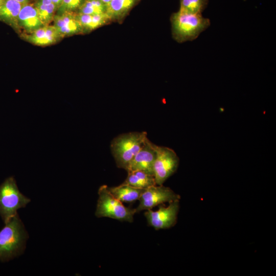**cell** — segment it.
<instances>
[{"mask_svg": "<svg viewBox=\"0 0 276 276\" xmlns=\"http://www.w3.org/2000/svg\"><path fill=\"white\" fill-rule=\"evenodd\" d=\"M28 237L17 214L0 231V260L7 261L22 254Z\"/></svg>", "mask_w": 276, "mask_h": 276, "instance_id": "6da1fadb", "label": "cell"}, {"mask_svg": "<svg viewBox=\"0 0 276 276\" xmlns=\"http://www.w3.org/2000/svg\"><path fill=\"white\" fill-rule=\"evenodd\" d=\"M172 38L178 43L192 41L210 26L209 19L201 14H193L178 10L170 17Z\"/></svg>", "mask_w": 276, "mask_h": 276, "instance_id": "7a4b0ae2", "label": "cell"}, {"mask_svg": "<svg viewBox=\"0 0 276 276\" xmlns=\"http://www.w3.org/2000/svg\"><path fill=\"white\" fill-rule=\"evenodd\" d=\"M147 138L146 131L130 132L114 137L110 143V150L117 167L126 170Z\"/></svg>", "mask_w": 276, "mask_h": 276, "instance_id": "3957f363", "label": "cell"}, {"mask_svg": "<svg viewBox=\"0 0 276 276\" xmlns=\"http://www.w3.org/2000/svg\"><path fill=\"white\" fill-rule=\"evenodd\" d=\"M30 201L19 191L13 176L6 178L0 185V215L5 224Z\"/></svg>", "mask_w": 276, "mask_h": 276, "instance_id": "277c9868", "label": "cell"}, {"mask_svg": "<svg viewBox=\"0 0 276 276\" xmlns=\"http://www.w3.org/2000/svg\"><path fill=\"white\" fill-rule=\"evenodd\" d=\"M99 198L95 215L97 217H108L120 221L131 222L136 213L135 209L125 206L115 198L106 185L101 186L98 190Z\"/></svg>", "mask_w": 276, "mask_h": 276, "instance_id": "5b68a950", "label": "cell"}, {"mask_svg": "<svg viewBox=\"0 0 276 276\" xmlns=\"http://www.w3.org/2000/svg\"><path fill=\"white\" fill-rule=\"evenodd\" d=\"M179 159L172 149L156 145V155L153 166V173L157 185L164 182L177 170Z\"/></svg>", "mask_w": 276, "mask_h": 276, "instance_id": "8992f818", "label": "cell"}, {"mask_svg": "<svg viewBox=\"0 0 276 276\" xmlns=\"http://www.w3.org/2000/svg\"><path fill=\"white\" fill-rule=\"evenodd\" d=\"M180 196L168 187L162 185H154L145 189L139 198L140 204L135 209L138 213L143 210L152 209L153 207L179 200Z\"/></svg>", "mask_w": 276, "mask_h": 276, "instance_id": "52a82bcc", "label": "cell"}, {"mask_svg": "<svg viewBox=\"0 0 276 276\" xmlns=\"http://www.w3.org/2000/svg\"><path fill=\"white\" fill-rule=\"evenodd\" d=\"M167 206L159 204L155 211L147 210L145 216L148 224L156 229L168 228L175 224L179 210V200L169 203Z\"/></svg>", "mask_w": 276, "mask_h": 276, "instance_id": "ba28073f", "label": "cell"}, {"mask_svg": "<svg viewBox=\"0 0 276 276\" xmlns=\"http://www.w3.org/2000/svg\"><path fill=\"white\" fill-rule=\"evenodd\" d=\"M156 155V145L148 138L144 145L129 163L126 171H143L154 176L153 166Z\"/></svg>", "mask_w": 276, "mask_h": 276, "instance_id": "9c48e42d", "label": "cell"}, {"mask_svg": "<svg viewBox=\"0 0 276 276\" xmlns=\"http://www.w3.org/2000/svg\"><path fill=\"white\" fill-rule=\"evenodd\" d=\"M53 26L61 37L83 34V28L74 12H66L55 15Z\"/></svg>", "mask_w": 276, "mask_h": 276, "instance_id": "30bf717a", "label": "cell"}, {"mask_svg": "<svg viewBox=\"0 0 276 276\" xmlns=\"http://www.w3.org/2000/svg\"><path fill=\"white\" fill-rule=\"evenodd\" d=\"M141 0H111L107 5L106 15L111 22L122 24L132 9Z\"/></svg>", "mask_w": 276, "mask_h": 276, "instance_id": "8fae6325", "label": "cell"}, {"mask_svg": "<svg viewBox=\"0 0 276 276\" xmlns=\"http://www.w3.org/2000/svg\"><path fill=\"white\" fill-rule=\"evenodd\" d=\"M61 38L53 26H43L31 33L27 40L35 45L44 46L55 43Z\"/></svg>", "mask_w": 276, "mask_h": 276, "instance_id": "7c38bea8", "label": "cell"}, {"mask_svg": "<svg viewBox=\"0 0 276 276\" xmlns=\"http://www.w3.org/2000/svg\"><path fill=\"white\" fill-rule=\"evenodd\" d=\"M18 25L28 32H32L44 26L39 18L35 7L22 5L18 17Z\"/></svg>", "mask_w": 276, "mask_h": 276, "instance_id": "4fadbf2b", "label": "cell"}, {"mask_svg": "<svg viewBox=\"0 0 276 276\" xmlns=\"http://www.w3.org/2000/svg\"><path fill=\"white\" fill-rule=\"evenodd\" d=\"M22 5L15 0H2L0 4V20L14 28L18 26V17Z\"/></svg>", "mask_w": 276, "mask_h": 276, "instance_id": "5bb4252c", "label": "cell"}, {"mask_svg": "<svg viewBox=\"0 0 276 276\" xmlns=\"http://www.w3.org/2000/svg\"><path fill=\"white\" fill-rule=\"evenodd\" d=\"M110 193L121 202H131L139 200L145 189H140L122 183L114 187H108Z\"/></svg>", "mask_w": 276, "mask_h": 276, "instance_id": "9a60e30c", "label": "cell"}, {"mask_svg": "<svg viewBox=\"0 0 276 276\" xmlns=\"http://www.w3.org/2000/svg\"><path fill=\"white\" fill-rule=\"evenodd\" d=\"M76 14L83 28V33L94 31L111 22L106 14L90 15L77 13Z\"/></svg>", "mask_w": 276, "mask_h": 276, "instance_id": "2e32d148", "label": "cell"}, {"mask_svg": "<svg viewBox=\"0 0 276 276\" xmlns=\"http://www.w3.org/2000/svg\"><path fill=\"white\" fill-rule=\"evenodd\" d=\"M123 183L140 189H146L156 185L153 175L140 170L128 172Z\"/></svg>", "mask_w": 276, "mask_h": 276, "instance_id": "e0dca14e", "label": "cell"}, {"mask_svg": "<svg viewBox=\"0 0 276 276\" xmlns=\"http://www.w3.org/2000/svg\"><path fill=\"white\" fill-rule=\"evenodd\" d=\"M35 8L39 18L45 26L53 20L57 7L51 0H38Z\"/></svg>", "mask_w": 276, "mask_h": 276, "instance_id": "ac0fdd59", "label": "cell"}, {"mask_svg": "<svg viewBox=\"0 0 276 276\" xmlns=\"http://www.w3.org/2000/svg\"><path fill=\"white\" fill-rule=\"evenodd\" d=\"M107 6L101 0H86L76 13L90 15L106 14Z\"/></svg>", "mask_w": 276, "mask_h": 276, "instance_id": "d6986e66", "label": "cell"}, {"mask_svg": "<svg viewBox=\"0 0 276 276\" xmlns=\"http://www.w3.org/2000/svg\"><path fill=\"white\" fill-rule=\"evenodd\" d=\"M209 0H180L179 10L193 14H201L207 7Z\"/></svg>", "mask_w": 276, "mask_h": 276, "instance_id": "ffe728a7", "label": "cell"}, {"mask_svg": "<svg viewBox=\"0 0 276 276\" xmlns=\"http://www.w3.org/2000/svg\"><path fill=\"white\" fill-rule=\"evenodd\" d=\"M86 0H63L58 7V13L66 12H74L78 11L81 6ZM75 13V12H74Z\"/></svg>", "mask_w": 276, "mask_h": 276, "instance_id": "44dd1931", "label": "cell"}, {"mask_svg": "<svg viewBox=\"0 0 276 276\" xmlns=\"http://www.w3.org/2000/svg\"><path fill=\"white\" fill-rule=\"evenodd\" d=\"M52 2L58 8L61 5L63 0H51Z\"/></svg>", "mask_w": 276, "mask_h": 276, "instance_id": "7402d4cb", "label": "cell"}, {"mask_svg": "<svg viewBox=\"0 0 276 276\" xmlns=\"http://www.w3.org/2000/svg\"><path fill=\"white\" fill-rule=\"evenodd\" d=\"M15 1L20 3L22 5H24L28 1V0H15Z\"/></svg>", "mask_w": 276, "mask_h": 276, "instance_id": "603a6c76", "label": "cell"}, {"mask_svg": "<svg viewBox=\"0 0 276 276\" xmlns=\"http://www.w3.org/2000/svg\"><path fill=\"white\" fill-rule=\"evenodd\" d=\"M101 1H102L105 4H106L107 6L111 0H101Z\"/></svg>", "mask_w": 276, "mask_h": 276, "instance_id": "cb8c5ba5", "label": "cell"}, {"mask_svg": "<svg viewBox=\"0 0 276 276\" xmlns=\"http://www.w3.org/2000/svg\"><path fill=\"white\" fill-rule=\"evenodd\" d=\"M2 1V0H0V4L1 3Z\"/></svg>", "mask_w": 276, "mask_h": 276, "instance_id": "d4e9b609", "label": "cell"}, {"mask_svg": "<svg viewBox=\"0 0 276 276\" xmlns=\"http://www.w3.org/2000/svg\"><path fill=\"white\" fill-rule=\"evenodd\" d=\"M244 1H246V0H244Z\"/></svg>", "mask_w": 276, "mask_h": 276, "instance_id": "484cf974", "label": "cell"}]
</instances>
